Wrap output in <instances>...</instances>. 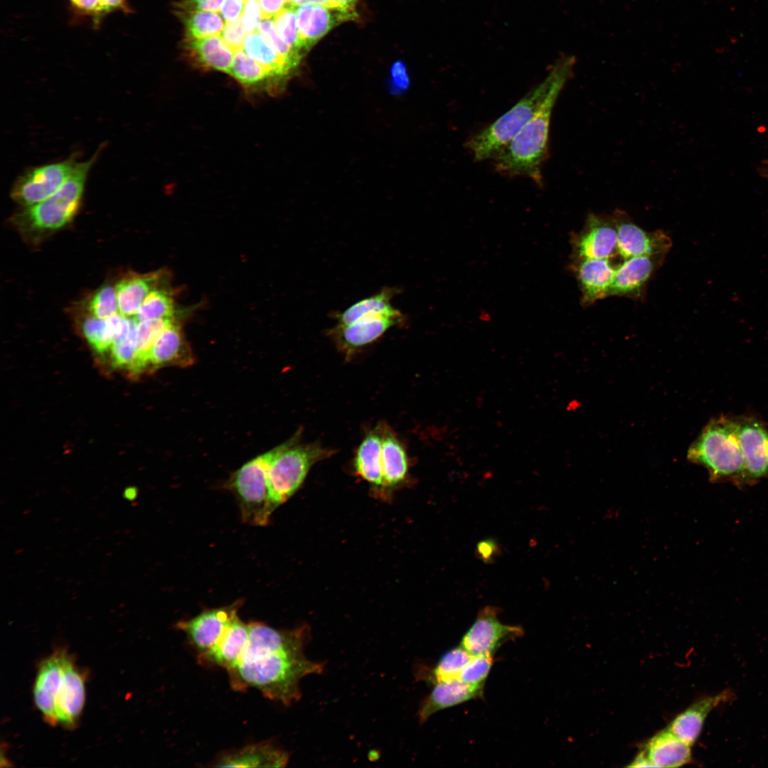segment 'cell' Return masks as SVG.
<instances>
[{"instance_id": "1", "label": "cell", "mask_w": 768, "mask_h": 768, "mask_svg": "<svg viewBox=\"0 0 768 768\" xmlns=\"http://www.w3.org/2000/svg\"><path fill=\"white\" fill-rule=\"evenodd\" d=\"M248 626L246 647L238 664L227 671L232 688H255L266 698L291 705L301 698L302 678L324 668L304 654L309 627L277 629L261 622H250Z\"/></svg>"}, {"instance_id": "2", "label": "cell", "mask_w": 768, "mask_h": 768, "mask_svg": "<svg viewBox=\"0 0 768 768\" xmlns=\"http://www.w3.org/2000/svg\"><path fill=\"white\" fill-rule=\"evenodd\" d=\"M573 69H567L558 78L530 121L492 157L497 172L510 177H527L542 185V167L548 155L552 112Z\"/></svg>"}, {"instance_id": "3", "label": "cell", "mask_w": 768, "mask_h": 768, "mask_svg": "<svg viewBox=\"0 0 768 768\" xmlns=\"http://www.w3.org/2000/svg\"><path fill=\"white\" fill-rule=\"evenodd\" d=\"M575 58L563 55L552 66L545 79L528 92L508 112L489 126L474 134L466 147L476 161L492 158L506 145L535 114L558 78L574 68Z\"/></svg>"}, {"instance_id": "4", "label": "cell", "mask_w": 768, "mask_h": 768, "mask_svg": "<svg viewBox=\"0 0 768 768\" xmlns=\"http://www.w3.org/2000/svg\"><path fill=\"white\" fill-rule=\"evenodd\" d=\"M100 150L78 166L65 182L50 196L25 207L14 216V223L24 233L39 235L69 223L80 209L90 170Z\"/></svg>"}, {"instance_id": "5", "label": "cell", "mask_w": 768, "mask_h": 768, "mask_svg": "<svg viewBox=\"0 0 768 768\" xmlns=\"http://www.w3.org/2000/svg\"><path fill=\"white\" fill-rule=\"evenodd\" d=\"M688 459L704 466L712 479L745 481L734 419L721 417L710 421L690 446Z\"/></svg>"}, {"instance_id": "6", "label": "cell", "mask_w": 768, "mask_h": 768, "mask_svg": "<svg viewBox=\"0 0 768 768\" xmlns=\"http://www.w3.org/2000/svg\"><path fill=\"white\" fill-rule=\"evenodd\" d=\"M298 440L291 439L255 457L233 474L227 487L235 495L243 523L264 526L277 507L272 500L267 482V471L273 459L284 449Z\"/></svg>"}, {"instance_id": "7", "label": "cell", "mask_w": 768, "mask_h": 768, "mask_svg": "<svg viewBox=\"0 0 768 768\" xmlns=\"http://www.w3.org/2000/svg\"><path fill=\"white\" fill-rule=\"evenodd\" d=\"M297 442L280 452L268 469V486L277 506L298 490L315 463L331 454L330 450L318 444H298Z\"/></svg>"}, {"instance_id": "8", "label": "cell", "mask_w": 768, "mask_h": 768, "mask_svg": "<svg viewBox=\"0 0 768 768\" xmlns=\"http://www.w3.org/2000/svg\"><path fill=\"white\" fill-rule=\"evenodd\" d=\"M78 164L72 157L26 171L12 186V199L24 208L46 199L65 182Z\"/></svg>"}, {"instance_id": "9", "label": "cell", "mask_w": 768, "mask_h": 768, "mask_svg": "<svg viewBox=\"0 0 768 768\" xmlns=\"http://www.w3.org/2000/svg\"><path fill=\"white\" fill-rule=\"evenodd\" d=\"M617 230L612 215L590 213L583 228L571 234V260L609 259L617 252Z\"/></svg>"}, {"instance_id": "10", "label": "cell", "mask_w": 768, "mask_h": 768, "mask_svg": "<svg viewBox=\"0 0 768 768\" xmlns=\"http://www.w3.org/2000/svg\"><path fill=\"white\" fill-rule=\"evenodd\" d=\"M617 230V252L624 260L641 255H667L672 242L662 230L648 232L622 210L612 214Z\"/></svg>"}, {"instance_id": "11", "label": "cell", "mask_w": 768, "mask_h": 768, "mask_svg": "<svg viewBox=\"0 0 768 768\" xmlns=\"http://www.w3.org/2000/svg\"><path fill=\"white\" fill-rule=\"evenodd\" d=\"M522 634L521 627L501 623L496 609L488 606L479 611L460 646L472 656L493 655L502 643Z\"/></svg>"}, {"instance_id": "12", "label": "cell", "mask_w": 768, "mask_h": 768, "mask_svg": "<svg viewBox=\"0 0 768 768\" xmlns=\"http://www.w3.org/2000/svg\"><path fill=\"white\" fill-rule=\"evenodd\" d=\"M241 604L238 600L228 606L203 610L191 619L178 622L176 628L186 634L200 656L215 645L228 626L238 616Z\"/></svg>"}, {"instance_id": "13", "label": "cell", "mask_w": 768, "mask_h": 768, "mask_svg": "<svg viewBox=\"0 0 768 768\" xmlns=\"http://www.w3.org/2000/svg\"><path fill=\"white\" fill-rule=\"evenodd\" d=\"M405 321L401 311L395 314L370 315L348 324H337L329 331V335L349 356L358 348L378 340L390 328L403 324Z\"/></svg>"}, {"instance_id": "14", "label": "cell", "mask_w": 768, "mask_h": 768, "mask_svg": "<svg viewBox=\"0 0 768 768\" xmlns=\"http://www.w3.org/2000/svg\"><path fill=\"white\" fill-rule=\"evenodd\" d=\"M741 448L745 481L768 476V430L752 417L735 420Z\"/></svg>"}, {"instance_id": "15", "label": "cell", "mask_w": 768, "mask_h": 768, "mask_svg": "<svg viewBox=\"0 0 768 768\" xmlns=\"http://www.w3.org/2000/svg\"><path fill=\"white\" fill-rule=\"evenodd\" d=\"M85 700V676L68 654L55 697L56 725L73 727Z\"/></svg>"}, {"instance_id": "16", "label": "cell", "mask_w": 768, "mask_h": 768, "mask_svg": "<svg viewBox=\"0 0 768 768\" xmlns=\"http://www.w3.org/2000/svg\"><path fill=\"white\" fill-rule=\"evenodd\" d=\"M666 256L657 254L625 259L617 267L609 297L642 299L649 281L661 266Z\"/></svg>"}, {"instance_id": "17", "label": "cell", "mask_w": 768, "mask_h": 768, "mask_svg": "<svg viewBox=\"0 0 768 768\" xmlns=\"http://www.w3.org/2000/svg\"><path fill=\"white\" fill-rule=\"evenodd\" d=\"M570 269L580 287L582 306L587 307L609 297L617 270L609 259L571 260Z\"/></svg>"}, {"instance_id": "18", "label": "cell", "mask_w": 768, "mask_h": 768, "mask_svg": "<svg viewBox=\"0 0 768 768\" xmlns=\"http://www.w3.org/2000/svg\"><path fill=\"white\" fill-rule=\"evenodd\" d=\"M295 11L299 38L306 52L333 28L358 16L356 11L316 4L298 6Z\"/></svg>"}, {"instance_id": "19", "label": "cell", "mask_w": 768, "mask_h": 768, "mask_svg": "<svg viewBox=\"0 0 768 768\" xmlns=\"http://www.w3.org/2000/svg\"><path fill=\"white\" fill-rule=\"evenodd\" d=\"M193 363V356L183 335L181 325L174 319L147 351L143 373L166 366H186Z\"/></svg>"}, {"instance_id": "20", "label": "cell", "mask_w": 768, "mask_h": 768, "mask_svg": "<svg viewBox=\"0 0 768 768\" xmlns=\"http://www.w3.org/2000/svg\"><path fill=\"white\" fill-rule=\"evenodd\" d=\"M68 653L57 650L39 665L33 686V699L46 722L56 725L55 697Z\"/></svg>"}, {"instance_id": "21", "label": "cell", "mask_w": 768, "mask_h": 768, "mask_svg": "<svg viewBox=\"0 0 768 768\" xmlns=\"http://www.w3.org/2000/svg\"><path fill=\"white\" fill-rule=\"evenodd\" d=\"M289 762L287 752L270 741L250 745L222 753L213 762L218 767H283Z\"/></svg>"}, {"instance_id": "22", "label": "cell", "mask_w": 768, "mask_h": 768, "mask_svg": "<svg viewBox=\"0 0 768 768\" xmlns=\"http://www.w3.org/2000/svg\"><path fill=\"white\" fill-rule=\"evenodd\" d=\"M249 639L248 624L236 617L225 629L215 645L198 656L202 663L220 666L230 671L238 663Z\"/></svg>"}, {"instance_id": "23", "label": "cell", "mask_w": 768, "mask_h": 768, "mask_svg": "<svg viewBox=\"0 0 768 768\" xmlns=\"http://www.w3.org/2000/svg\"><path fill=\"white\" fill-rule=\"evenodd\" d=\"M730 696L728 690L705 697L690 705L678 714L668 726L681 741L692 746L697 740L705 720L715 707L727 701Z\"/></svg>"}, {"instance_id": "24", "label": "cell", "mask_w": 768, "mask_h": 768, "mask_svg": "<svg viewBox=\"0 0 768 768\" xmlns=\"http://www.w3.org/2000/svg\"><path fill=\"white\" fill-rule=\"evenodd\" d=\"M422 702L418 710L420 723L441 710L476 698L483 693L484 688L472 686L459 680L439 682Z\"/></svg>"}, {"instance_id": "25", "label": "cell", "mask_w": 768, "mask_h": 768, "mask_svg": "<svg viewBox=\"0 0 768 768\" xmlns=\"http://www.w3.org/2000/svg\"><path fill=\"white\" fill-rule=\"evenodd\" d=\"M183 49L189 59L200 68L229 73L234 53L219 36L186 38Z\"/></svg>"}, {"instance_id": "26", "label": "cell", "mask_w": 768, "mask_h": 768, "mask_svg": "<svg viewBox=\"0 0 768 768\" xmlns=\"http://www.w3.org/2000/svg\"><path fill=\"white\" fill-rule=\"evenodd\" d=\"M654 767H678L691 760L690 746L678 739L667 727L654 735L643 750Z\"/></svg>"}, {"instance_id": "27", "label": "cell", "mask_w": 768, "mask_h": 768, "mask_svg": "<svg viewBox=\"0 0 768 768\" xmlns=\"http://www.w3.org/2000/svg\"><path fill=\"white\" fill-rule=\"evenodd\" d=\"M242 50L250 58L266 68L284 89L294 70L265 36L257 30L247 34Z\"/></svg>"}, {"instance_id": "28", "label": "cell", "mask_w": 768, "mask_h": 768, "mask_svg": "<svg viewBox=\"0 0 768 768\" xmlns=\"http://www.w3.org/2000/svg\"><path fill=\"white\" fill-rule=\"evenodd\" d=\"M383 430L368 433L361 442L354 459L356 473L376 488L383 489L382 466Z\"/></svg>"}, {"instance_id": "29", "label": "cell", "mask_w": 768, "mask_h": 768, "mask_svg": "<svg viewBox=\"0 0 768 768\" xmlns=\"http://www.w3.org/2000/svg\"><path fill=\"white\" fill-rule=\"evenodd\" d=\"M159 272L134 274L121 279L115 287L119 313L126 317L134 316L147 295L156 287Z\"/></svg>"}, {"instance_id": "30", "label": "cell", "mask_w": 768, "mask_h": 768, "mask_svg": "<svg viewBox=\"0 0 768 768\" xmlns=\"http://www.w3.org/2000/svg\"><path fill=\"white\" fill-rule=\"evenodd\" d=\"M398 291V288L385 287L345 310L334 313L333 319L336 320L337 324L345 325L370 315L398 314L400 311L395 309L391 302Z\"/></svg>"}, {"instance_id": "31", "label": "cell", "mask_w": 768, "mask_h": 768, "mask_svg": "<svg viewBox=\"0 0 768 768\" xmlns=\"http://www.w3.org/2000/svg\"><path fill=\"white\" fill-rule=\"evenodd\" d=\"M382 466L383 489L401 483L407 473V458L402 444L386 429L383 430Z\"/></svg>"}, {"instance_id": "32", "label": "cell", "mask_w": 768, "mask_h": 768, "mask_svg": "<svg viewBox=\"0 0 768 768\" xmlns=\"http://www.w3.org/2000/svg\"><path fill=\"white\" fill-rule=\"evenodd\" d=\"M185 28L186 39H197L219 36L225 27L224 21L217 12L178 9Z\"/></svg>"}, {"instance_id": "33", "label": "cell", "mask_w": 768, "mask_h": 768, "mask_svg": "<svg viewBox=\"0 0 768 768\" xmlns=\"http://www.w3.org/2000/svg\"><path fill=\"white\" fill-rule=\"evenodd\" d=\"M175 312L171 292L154 289L146 297L137 313L132 317L137 322L154 319H171Z\"/></svg>"}, {"instance_id": "34", "label": "cell", "mask_w": 768, "mask_h": 768, "mask_svg": "<svg viewBox=\"0 0 768 768\" xmlns=\"http://www.w3.org/2000/svg\"><path fill=\"white\" fill-rule=\"evenodd\" d=\"M461 646L446 652L433 668L431 678L436 683L459 680L463 669L472 658Z\"/></svg>"}, {"instance_id": "35", "label": "cell", "mask_w": 768, "mask_h": 768, "mask_svg": "<svg viewBox=\"0 0 768 768\" xmlns=\"http://www.w3.org/2000/svg\"><path fill=\"white\" fill-rule=\"evenodd\" d=\"M82 331L85 340L100 356L108 354L112 343V336L106 319L94 316L87 317L82 324Z\"/></svg>"}, {"instance_id": "36", "label": "cell", "mask_w": 768, "mask_h": 768, "mask_svg": "<svg viewBox=\"0 0 768 768\" xmlns=\"http://www.w3.org/2000/svg\"><path fill=\"white\" fill-rule=\"evenodd\" d=\"M276 29L280 38L296 53L303 55L304 50L297 28L295 8L285 6L273 17Z\"/></svg>"}, {"instance_id": "37", "label": "cell", "mask_w": 768, "mask_h": 768, "mask_svg": "<svg viewBox=\"0 0 768 768\" xmlns=\"http://www.w3.org/2000/svg\"><path fill=\"white\" fill-rule=\"evenodd\" d=\"M91 314L97 318L106 319L119 313L118 301L115 288L105 285L98 289L89 302Z\"/></svg>"}, {"instance_id": "38", "label": "cell", "mask_w": 768, "mask_h": 768, "mask_svg": "<svg viewBox=\"0 0 768 768\" xmlns=\"http://www.w3.org/2000/svg\"><path fill=\"white\" fill-rule=\"evenodd\" d=\"M257 31L265 36L274 46L278 53L294 70L299 64L302 56L294 52L279 36L273 18H262Z\"/></svg>"}, {"instance_id": "39", "label": "cell", "mask_w": 768, "mask_h": 768, "mask_svg": "<svg viewBox=\"0 0 768 768\" xmlns=\"http://www.w3.org/2000/svg\"><path fill=\"white\" fill-rule=\"evenodd\" d=\"M492 656H473L461 673L459 680L472 686L484 688L493 664Z\"/></svg>"}, {"instance_id": "40", "label": "cell", "mask_w": 768, "mask_h": 768, "mask_svg": "<svg viewBox=\"0 0 768 768\" xmlns=\"http://www.w3.org/2000/svg\"><path fill=\"white\" fill-rule=\"evenodd\" d=\"M247 34L248 33L245 30L241 16L233 22L226 23L221 33V38L235 53L240 49H242Z\"/></svg>"}, {"instance_id": "41", "label": "cell", "mask_w": 768, "mask_h": 768, "mask_svg": "<svg viewBox=\"0 0 768 768\" xmlns=\"http://www.w3.org/2000/svg\"><path fill=\"white\" fill-rule=\"evenodd\" d=\"M242 18L247 33L249 34L257 30L263 18L259 0H245Z\"/></svg>"}, {"instance_id": "42", "label": "cell", "mask_w": 768, "mask_h": 768, "mask_svg": "<svg viewBox=\"0 0 768 768\" xmlns=\"http://www.w3.org/2000/svg\"><path fill=\"white\" fill-rule=\"evenodd\" d=\"M391 85L393 91L397 93L407 89L410 85V79L404 64L401 62L395 63L391 68Z\"/></svg>"}, {"instance_id": "43", "label": "cell", "mask_w": 768, "mask_h": 768, "mask_svg": "<svg viewBox=\"0 0 768 768\" xmlns=\"http://www.w3.org/2000/svg\"><path fill=\"white\" fill-rule=\"evenodd\" d=\"M225 0H186L180 6L185 9L199 10L218 13Z\"/></svg>"}, {"instance_id": "44", "label": "cell", "mask_w": 768, "mask_h": 768, "mask_svg": "<svg viewBox=\"0 0 768 768\" xmlns=\"http://www.w3.org/2000/svg\"><path fill=\"white\" fill-rule=\"evenodd\" d=\"M245 0H225L220 12L227 23L233 22L241 17Z\"/></svg>"}, {"instance_id": "45", "label": "cell", "mask_w": 768, "mask_h": 768, "mask_svg": "<svg viewBox=\"0 0 768 768\" xmlns=\"http://www.w3.org/2000/svg\"><path fill=\"white\" fill-rule=\"evenodd\" d=\"M287 1V0H259L263 18L274 17L285 7Z\"/></svg>"}, {"instance_id": "46", "label": "cell", "mask_w": 768, "mask_h": 768, "mask_svg": "<svg viewBox=\"0 0 768 768\" xmlns=\"http://www.w3.org/2000/svg\"><path fill=\"white\" fill-rule=\"evenodd\" d=\"M75 6L89 12L98 13L101 0H71Z\"/></svg>"}, {"instance_id": "47", "label": "cell", "mask_w": 768, "mask_h": 768, "mask_svg": "<svg viewBox=\"0 0 768 768\" xmlns=\"http://www.w3.org/2000/svg\"><path fill=\"white\" fill-rule=\"evenodd\" d=\"M328 7L341 10L356 11L355 6L358 0H326Z\"/></svg>"}, {"instance_id": "48", "label": "cell", "mask_w": 768, "mask_h": 768, "mask_svg": "<svg viewBox=\"0 0 768 768\" xmlns=\"http://www.w3.org/2000/svg\"><path fill=\"white\" fill-rule=\"evenodd\" d=\"M478 553L483 558H489L495 551V544L491 540H484L479 543Z\"/></svg>"}, {"instance_id": "49", "label": "cell", "mask_w": 768, "mask_h": 768, "mask_svg": "<svg viewBox=\"0 0 768 768\" xmlns=\"http://www.w3.org/2000/svg\"><path fill=\"white\" fill-rule=\"evenodd\" d=\"M308 4H316L328 6V3L326 0H287L285 6L297 8L298 6Z\"/></svg>"}, {"instance_id": "50", "label": "cell", "mask_w": 768, "mask_h": 768, "mask_svg": "<svg viewBox=\"0 0 768 768\" xmlns=\"http://www.w3.org/2000/svg\"><path fill=\"white\" fill-rule=\"evenodd\" d=\"M124 0H101L98 13L108 12L123 5Z\"/></svg>"}, {"instance_id": "51", "label": "cell", "mask_w": 768, "mask_h": 768, "mask_svg": "<svg viewBox=\"0 0 768 768\" xmlns=\"http://www.w3.org/2000/svg\"><path fill=\"white\" fill-rule=\"evenodd\" d=\"M631 767H654L645 754L641 751L631 763L628 765Z\"/></svg>"}, {"instance_id": "52", "label": "cell", "mask_w": 768, "mask_h": 768, "mask_svg": "<svg viewBox=\"0 0 768 768\" xmlns=\"http://www.w3.org/2000/svg\"><path fill=\"white\" fill-rule=\"evenodd\" d=\"M137 496V490L136 488L129 487L127 488L123 493V496L128 501H133Z\"/></svg>"}]
</instances>
